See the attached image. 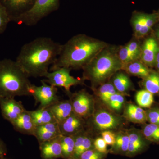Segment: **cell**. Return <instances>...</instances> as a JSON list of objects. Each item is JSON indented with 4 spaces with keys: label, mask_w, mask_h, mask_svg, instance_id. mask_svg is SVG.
I'll use <instances>...</instances> for the list:
<instances>
[{
    "label": "cell",
    "mask_w": 159,
    "mask_h": 159,
    "mask_svg": "<svg viewBox=\"0 0 159 159\" xmlns=\"http://www.w3.org/2000/svg\"><path fill=\"white\" fill-rule=\"evenodd\" d=\"M106 155L100 153L94 148L84 152L77 159H103Z\"/></svg>",
    "instance_id": "e575fe53"
},
{
    "label": "cell",
    "mask_w": 159,
    "mask_h": 159,
    "mask_svg": "<svg viewBox=\"0 0 159 159\" xmlns=\"http://www.w3.org/2000/svg\"><path fill=\"white\" fill-rule=\"evenodd\" d=\"M29 113L36 126L51 122H57L48 108L38 107L35 110L29 111Z\"/></svg>",
    "instance_id": "603a6c76"
},
{
    "label": "cell",
    "mask_w": 159,
    "mask_h": 159,
    "mask_svg": "<svg viewBox=\"0 0 159 159\" xmlns=\"http://www.w3.org/2000/svg\"><path fill=\"white\" fill-rule=\"evenodd\" d=\"M94 148L100 153L106 154L107 153V145L103 139L101 137H98L94 139Z\"/></svg>",
    "instance_id": "8d00e7d4"
},
{
    "label": "cell",
    "mask_w": 159,
    "mask_h": 159,
    "mask_svg": "<svg viewBox=\"0 0 159 159\" xmlns=\"http://www.w3.org/2000/svg\"><path fill=\"white\" fill-rule=\"evenodd\" d=\"M29 78L16 61L0 60V98L31 96Z\"/></svg>",
    "instance_id": "3957f363"
},
{
    "label": "cell",
    "mask_w": 159,
    "mask_h": 159,
    "mask_svg": "<svg viewBox=\"0 0 159 159\" xmlns=\"http://www.w3.org/2000/svg\"><path fill=\"white\" fill-rule=\"evenodd\" d=\"M60 2V0H36L33 7L15 22L28 26L35 25L44 18L58 10Z\"/></svg>",
    "instance_id": "8992f818"
},
{
    "label": "cell",
    "mask_w": 159,
    "mask_h": 159,
    "mask_svg": "<svg viewBox=\"0 0 159 159\" xmlns=\"http://www.w3.org/2000/svg\"><path fill=\"white\" fill-rule=\"evenodd\" d=\"M58 125L61 135L74 136L86 128V120L73 112Z\"/></svg>",
    "instance_id": "7c38bea8"
},
{
    "label": "cell",
    "mask_w": 159,
    "mask_h": 159,
    "mask_svg": "<svg viewBox=\"0 0 159 159\" xmlns=\"http://www.w3.org/2000/svg\"><path fill=\"white\" fill-rule=\"evenodd\" d=\"M157 38L159 40V29L157 31Z\"/></svg>",
    "instance_id": "60d3db41"
},
{
    "label": "cell",
    "mask_w": 159,
    "mask_h": 159,
    "mask_svg": "<svg viewBox=\"0 0 159 159\" xmlns=\"http://www.w3.org/2000/svg\"><path fill=\"white\" fill-rule=\"evenodd\" d=\"M72 102L73 112L75 115L87 120L95 110V100L93 97L85 90H81L68 95Z\"/></svg>",
    "instance_id": "ba28073f"
},
{
    "label": "cell",
    "mask_w": 159,
    "mask_h": 159,
    "mask_svg": "<svg viewBox=\"0 0 159 159\" xmlns=\"http://www.w3.org/2000/svg\"><path fill=\"white\" fill-rule=\"evenodd\" d=\"M123 117L127 121L136 124H145L147 122L146 111L132 103L125 106Z\"/></svg>",
    "instance_id": "d6986e66"
},
{
    "label": "cell",
    "mask_w": 159,
    "mask_h": 159,
    "mask_svg": "<svg viewBox=\"0 0 159 159\" xmlns=\"http://www.w3.org/2000/svg\"><path fill=\"white\" fill-rule=\"evenodd\" d=\"M159 52V47L156 40L153 38H148L145 41L142 48L141 61L147 67L153 66Z\"/></svg>",
    "instance_id": "e0dca14e"
},
{
    "label": "cell",
    "mask_w": 159,
    "mask_h": 159,
    "mask_svg": "<svg viewBox=\"0 0 159 159\" xmlns=\"http://www.w3.org/2000/svg\"><path fill=\"white\" fill-rule=\"evenodd\" d=\"M143 86L153 94H159V72L151 71L150 74L143 79Z\"/></svg>",
    "instance_id": "4316f807"
},
{
    "label": "cell",
    "mask_w": 159,
    "mask_h": 159,
    "mask_svg": "<svg viewBox=\"0 0 159 159\" xmlns=\"http://www.w3.org/2000/svg\"><path fill=\"white\" fill-rule=\"evenodd\" d=\"M61 135L58 123L51 122L35 127L34 136L39 144L57 138Z\"/></svg>",
    "instance_id": "2e32d148"
},
{
    "label": "cell",
    "mask_w": 159,
    "mask_h": 159,
    "mask_svg": "<svg viewBox=\"0 0 159 159\" xmlns=\"http://www.w3.org/2000/svg\"><path fill=\"white\" fill-rule=\"evenodd\" d=\"M124 96L125 95L123 94L118 92L111 96L105 105L113 111L116 113L119 112L122 110L125 103Z\"/></svg>",
    "instance_id": "f546056e"
},
{
    "label": "cell",
    "mask_w": 159,
    "mask_h": 159,
    "mask_svg": "<svg viewBox=\"0 0 159 159\" xmlns=\"http://www.w3.org/2000/svg\"><path fill=\"white\" fill-rule=\"evenodd\" d=\"M93 135V134L86 128L74 136L75 145L74 159H78L84 152L94 148Z\"/></svg>",
    "instance_id": "5bb4252c"
},
{
    "label": "cell",
    "mask_w": 159,
    "mask_h": 159,
    "mask_svg": "<svg viewBox=\"0 0 159 159\" xmlns=\"http://www.w3.org/2000/svg\"><path fill=\"white\" fill-rule=\"evenodd\" d=\"M117 54L119 59L123 65L133 61L128 51L127 45L121 47L117 52Z\"/></svg>",
    "instance_id": "d590c367"
},
{
    "label": "cell",
    "mask_w": 159,
    "mask_h": 159,
    "mask_svg": "<svg viewBox=\"0 0 159 159\" xmlns=\"http://www.w3.org/2000/svg\"><path fill=\"white\" fill-rule=\"evenodd\" d=\"M158 18H159V12H158Z\"/></svg>",
    "instance_id": "b9f144b4"
},
{
    "label": "cell",
    "mask_w": 159,
    "mask_h": 159,
    "mask_svg": "<svg viewBox=\"0 0 159 159\" xmlns=\"http://www.w3.org/2000/svg\"><path fill=\"white\" fill-rule=\"evenodd\" d=\"M62 159H74V139L72 136H60Z\"/></svg>",
    "instance_id": "484cf974"
},
{
    "label": "cell",
    "mask_w": 159,
    "mask_h": 159,
    "mask_svg": "<svg viewBox=\"0 0 159 159\" xmlns=\"http://www.w3.org/2000/svg\"><path fill=\"white\" fill-rule=\"evenodd\" d=\"M11 125L16 131L24 134L34 136L35 126L29 111L26 110L18 117Z\"/></svg>",
    "instance_id": "ac0fdd59"
},
{
    "label": "cell",
    "mask_w": 159,
    "mask_h": 159,
    "mask_svg": "<svg viewBox=\"0 0 159 159\" xmlns=\"http://www.w3.org/2000/svg\"><path fill=\"white\" fill-rule=\"evenodd\" d=\"M129 138L127 131H120L116 133V141L112 146L111 151L116 154L127 155Z\"/></svg>",
    "instance_id": "d4e9b609"
},
{
    "label": "cell",
    "mask_w": 159,
    "mask_h": 159,
    "mask_svg": "<svg viewBox=\"0 0 159 159\" xmlns=\"http://www.w3.org/2000/svg\"><path fill=\"white\" fill-rule=\"evenodd\" d=\"M36 0H0V3L6 9L10 20L16 21L33 7Z\"/></svg>",
    "instance_id": "30bf717a"
},
{
    "label": "cell",
    "mask_w": 159,
    "mask_h": 159,
    "mask_svg": "<svg viewBox=\"0 0 159 159\" xmlns=\"http://www.w3.org/2000/svg\"><path fill=\"white\" fill-rule=\"evenodd\" d=\"M0 108L3 118L11 123L26 110L15 98H0Z\"/></svg>",
    "instance_id": "8fae6325"
},
{
    "label": "cell",
    "mask_w": 159,
    "mask_h": 159,
    "mask_svg": "<svg viewBox=\"0 0 159 159\" xmlns=\"http://www.w3.org/2000/svg\"><path fill=\"white\" fill-rule=\"evenodd\" d=\"M7 152L6 144L2 140L0 139V159H3V158L6 155Z\"/></svg>",
    "instance_id": "f35d334b"
},
{
    "label": "cell",
    "mask_w": 159,
    "mask_h": 159,
    "mask_svg": "<svg viewBox=\"0 0 159 159\" xmlns=\"http://www.w3.org/2000/svg\"><path fill=\"white\" fill-rule=\"evenodd\" d=\"M123 66L117 52L105 48L83 69L82 78L89 80L95 89L122 70Z\"/></svg>",
    "instance_id": "277c9868"
},
{
    "label": "cell",
    "mask_w": 159,
    "mask_h": 159,
    "mask_svg": "<svg viewBox=\"0 0 159 159\" xmlns=\"http://www.w3.org/2000/svg\"><path fill=\"white\" fill-rule=\"evenodd\" d=\"M127 47L133 61L138 60L141 57L142 48L138 42L135 41L130 42L127 44Z\"/></svg>",
    "instance_id": "836d02e7"
},
{
    "label": "cell",
    "mask_w": 159,
    "mask_h": 159,
    "mask_svg": "<svg viewBox=\"0 0 159 159\" xmlns=\"http://www.w3.org/2000/svg\"><path fill=\"white\" fill-rule=\"evenodd\" d=\"M122 70H124L127 74L143 79L147 77L151 71L142 61L138 60L133 61L123 65Z\"/></svg>",
    "instance_id": "cb8c5ba5"
},
{
    "label": "cell",
    "mask_w": 159,
    "mask_h": 159,
    "mask_svg": "<svg viewBox=\"0 0 159 159\" xmlns=\"http://www.w3.org/2000/svg\"><path fill=\"white\" fill-rule=\"evenodd\" d=\"M70 69L61 67L54 70L48 72L43 80L44 81L55 87L64 88L68 95L71 93V87L78 85H83L85 81L83 78L79 79L70 75Z\"/></svg>",
    "instance_id": "52a82bcc"
},
{
    "label": "cell",
    "mask_w": 159,
    "mask_h": 159,
    "mask_svg": "<svg viewBox=\"0 0 159 159\" xmlns=\"http://www.w3.org/2000/svg\"><path fill=\"white\" fill-rule=\"evenodd\" d=\"M10 22V18L6 9L0 3V34L6 31L8 24Z\"/></svg>",
    "instance_id": "d6a6232c"
},
{
    "label": "cell",
    "mask_w": 159,
    "mask_h": 159,
    "mask_svg": "<svg viewBox=\"0 0 159 159\" xmlns=\"http://www.w3.org/2000/svg\"><path fill=\"white\" fill-rule=\"evenodd\" d=\"M127 131L129 138V144L126 155L134 156L141 152L145 148L148 141L140 129H130Z\"/></svg>",
    "instance_id": "4fadbf2b"
},
{
    "label": "cell",
    "mask_w": 159,
    "mask_h": 159,
    "mask_svg": "<svg viewBox=\"0 0 159 159\" xmlns=\"http://www.w3.org/2000/svg\"><path fill=\"white\" fill-rule=\"evenodd\" d=\"M144 136L149 142H159V125L145 124L142 130Z\"/></svg>",
    "instance_id": "4dcf8cb0"
},
{
    "label": "cell",
    "mask_w": 159,
    "mask_h": 159,
    "mask_svg": "<svg viewBox=\"0 0 159 159\" xmlns=\"http://www.w3.org/2000/svg\"><path fill=\"white\" fill-rule=\"evenodd\" d=\"M107 46L106 43L86 34L75 35L62 45L60 53L50 70L61 67L83 69Z\"/></svg>",
    "instance_id": "7a4b0ae2"
},
{
    "label": "cell",
    "mask_w": 159,
    "mask_h": 159,
    "mask_svg": "<svg viewBox=\"0 0 159 159\" xmlns=\"http://www.w3.org/2000/svg\"><path fill=\"white\" fill-rule=\"evenodd\" d=\"M145 111L147 122L150 124L159 125V107H151Z\"/></svg>",
    "instance_id": "1f68e13d"
},
{
    "label": "cell",
    "mask_w": 159,
    "mask_h": 159,
    "mask_svg": "<svg viewBox=\"0 0 159 159\" xmlns=\"http://www.w3.org/2000/svg\"><path fill=\"white\" fill-rule=\"evenodd\" d=\"M156 67L157 70L159 72V52L157 54L156 57L155 62V65Z\"/></svg>",
    "instance_id": "ab89813d"
},
{
    "label": "cell",
    "mask_w": 159,
    "mask_h": 159,
    "mask_svg": "<svg viewBox=\"0 0 159 159\" xmlns=\"http://www.w3.org/2000/svg\"><path fill=\"white\" fill-rule=\"evenodd\" d=\"M60 136L39 144L42 159H62Z\"/></svg>",
    "instance_id": "9a60e30c"
},
{
    "label": "cell",
    "mask_w": 159,
    "mask_h": 159,
    "mask_svg": "<svg viewBox=\"0 0 159 159\" xmlns=\"http://www.w3.org/2000/svg\"><path fill=\"white\" fill-rule=\"evenodd\" d=\"M153 95L145 89L138 91L135 95L137 104L142 108H150L154 102Z\"/></svg>",
    "instance_id": "f1b7e54d"
},
{
    "label": "cell",
    "mask_w": 159,
    "mask_h": 159,
    "mask_svg": "<svg viewBox=\"0 0 159 159\" xmlns=\"http://www.w3.org/2000/svg\"><path fill=\"white\" fill-rule=\"evenodd\" d=\"M112 77L111 83L120 93L125 95L132 88L131 80L124 72L118 71Z\"/></svg>",
    "instance_id": "7402d4cb"
},
{
    "label": "cell",
    "mask_w": 159,
    "mask_h": 159,
    "mask_svg": "<svg viewBox=\"0 0 159 159\" xmlns=\"http://www.w3.org/2000/svg\"><path fill=\"white\" fill-rule=\"evenodd\" d=\"M48 108L58 123L66 119L73 112L72 102L70 99L59 100Z\"/></svg>",
    "instance_id": "ffe728a7"
},
{
    "label": "cell",
    "mask_w": 159,
    "mask_h": 159,
    "mask_svg": "<svg viewBox=\"0 0 159 159\" xmlns=\"http://www.w3.org/2000/svg\"><path fill=\"white\" fill-rule=\"evenodd\" d=\"M42 85L36 86L32 84L31 89V96L34 97L35 105L39 103V108H48L59 101L57 87L48 84L43 80H41Z\"/></svg>",
    "instance_id": "9c48e42d"
},
{
    "label": "cell",
    "mask_w": 159,
    "mask_h": 159,
    "mask_svg": "<svg viewBox=\"0 0 159 159\" xmlns=\"http://www.w3.org/2000/svg\"><path fill=\"white\" fill-rule=\"evenodd\" d=\"M114 112L103 108L95 109L93 115L86 120L87 129L93 134L120 129L124 124V117Z\"/></svg>",
    "instance_id": "5b68a950"
},
{
    "label": "cell",
    "mask_w": 159,
    "mask_h": 159,
    "mask_svg": "<svg viewBox=\"0 0 159 159\" xmlns=\"http://www.w3.org/2000/svg\"><path fill=\"white\" fill-rule=\"evenodd\" d=\"M107 145L112 146L116 141V133L111 131H105L101 134Z\"/></svg>",
    "instance_id": "74e56055"
},
{
    "label": "cell",
    "mask_w": 159,
    "mask_h": 159,
    "mask_svg": "<svg viewBox=\"0 0 159 159\" xmlns=\"http://www.w3.org/2000/svg\"><path fill=\"white\" fill-rule=\"evenodd\" d=\"M95 93L104 104H106L111 96L118 93L111 83L106 82L95 89Z\"/></svg>",
    "instance_id": "83f0119b"
},
{
    "label": "cell",
    "mask_w": 159,
    "mask_h": 159,
    "mask_svg": "<svg viewBox=\"0 0 159 159\" xmlns=\"http://www.w3.org/2000/svg\"><path fill=\"white\" fill-rule=\"evenodd\" d=\"M147 14L142 12H134L132 17L131 24L135 36L140 38L145 36L150 31L146 25Z\"/></svg>",
    "instance_id": "44dd1931"
},
{
    "label": "cell",
    "mask_w": 159,
    "mask_h": 159,
    "mask_svg": "<svg viewBox=\"0 0 159 159\" xmlns=\"http://www.w3.org/2000/svg\"><path fill=\"white\" fill-rule=\"evenodd\" d=\"M62 44L40 37L22 47L16 61L29 77H44L60 53Z\"/></svg>",
    "instance_id": "6da1fadb"
}]
</instances>
